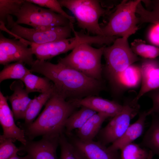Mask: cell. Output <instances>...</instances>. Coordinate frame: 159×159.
Masks as SVG:
<instances>
[{
    "label": "cell",
    "mask_w": 159,
    "mask_h": 159,
    "mask_svg": "<svg viewBox=\"0 0 159 159\" xmlns=\"http://www.w3.org/2000/svg\"><path fill=\"white\" fill-rule=\"evenodd\" d=\"M15 16L17 24H26L37 29L68 26L72 23L63 16L26 0Z\"/></svg>",
    "instance_id": "ba28073f"
},
{
    "label": "cell",
    "mask_w": 159,
    "mask_h": 159,
    "mask_svg": "<svg viewBox=\"0 0 159 159\" xmlns=\"http://www.w3.org/2000/svg\"><path fill=\"white\" fill-rule=\"evenodd\" d=\"M128 39L126 37L117 38L112 45L104 47L103 55L105 61L104 70L112 85L122 72L140 60L132 50Z\"/></svg>",
    "instance_id": "8992f818"
},
{
    "label": "cell",
    "mask_w": 159,
    "mask_h": 159,
    "mask_svg": "<svg viewBox=\"0 0 159 159\" xmlns=\"http://www.w3.org/2000/svg\"><path fill=\"white\" fill-rule=\"evenodd\" d=\"M65 135L82 159H121L118 151L111 150L98 141L82 140L72 132Z\"/></svg>",
    "instance_id": "7c38bea8"
},
{
    "label": "cell",
    "mask_w": 159,
    "mask_h": 159,
    "mask_svg": "<svg viewBox=\"0 0 159 159\" xmlns=\"http://www.w3.org/2000/svg\"><path fill=\"white\" fill-rule=\"evenodd\" d=\"M150 125L145 133L140 145L148 148L154 154L159 156V116L153 113Z\"/></svg>",
    "instance_id": "ffe728a7"
},
{
    "label": "cell",
    "mask_w": 159,
    "mask_h": 159,
    "mask_svg": "<svg viewBox=\"0 0 159 159\" xmlns=\"http://www.w3.org/2000/svg\"><path fill=\"white\" fill-rule=\"evenodd\" d=\"M7 99L0 91V123L3 130L0 139H10L14 142L18 140L22 145L27 141L23 130L15 124L14 117L8 104Z\"/></svg>",
    "instance_id": "5bb4252c"
},
{
    "label": "cell",
    "mask_w": 159,
    "mask_h": 159,
    "mask_svg": "<svg viewBox=\"0 0 159 159\" xmlns=\"http://www.w3.org/2000/svg\"><path fill=\"white\" fill-rule=\"evenodd\" d=\"M149 150L150 153L147 159H153V157L154 154L151 150Z\"/></svg>",
    "instance_id": "d590c367"
},
{
    "label": "cell",
    "mask_w": 159,
    "mask_h": 159,
    "mask_svg": "<svg viewBox=\"0 0 159 159\" xmlns=\"http://www.w3.org/2000/svg\"><path fill=\"white\" fill-rule=\"evenodd\" d=\"M140 0H123L117 6L102 30L105 36L128 38L138 30L140 23L136 10Z\"/></svg>",
    "instance_id": "277c9868"
},
{
    "label": "cell",
    "mask_w": 159,
    "mask_h": 159,
    "mask_svg": "<svg viewBox=\"0 0 159 159\" xmlns=\"http://www.w3.org/2000/svg\"><path fill=\"white\" fill-rule=\"evenodd\" d=\"M62 7L73 14L78 26L94 35L105 36L99 24L106 10L97 0H59Z\"/></svg>",
    "instance_id": "5b68a950"
},
{
    "label": "cell",
    "mask_w": 159,
    "mask_h": 159,
    "mask_svg": "<svg viewBox=\"0 0 159 159\" xmlns=\"http://www.w3.org/2000/svg\"><path fill=\"white\" fill-rule=\"evenodd\" d=\"M152 10L146 9L143 6H140L137 11L140 23H151L159 24V0L151 1Z\"/></svg>",
    "instance_id": "f1b7e54d"
},
{
    "label": "cell",
    "mask_w": 159,
    "mask_h": 159,
    "mask_svg": "<svg viewBox=\"0 0 159 159\" xmlns=\"http://www.w3.org/2000/svg\"><path fill=\"white\" fill-rule=\"evenodd\" d=\"M53 91L52 89L49 91L35 96L32 99L26 111L24 118V122L22 125H27L33 122L44 105H45L51 96Z\"/></svg>",
    "instance_id": "cb8c5ba5"
},
{
    "label": "cell",
    "mask_w": 159,
    "mask_h": 159,
    "mask_svg": "<svg viewBox=\"0 0 159 159\" xmlns=\"http://www.w3.org/2000/svg\"><path fill=\"white\" fill-rule=\"evenodd\" d=\"M138 101L134 98L125 101L121 111L101 128L96 136L97 141L106 146L119 139L139 113L140 106Z\"/></svg>",
    "instance_id": "30bf717a"
},
{
    "label": "cell",
    "mask_w": 159,
    "mask_h": 159,
    "mask_svg": "<svg viewBox=\"0 0 159 159\" xmlns=\"http://www.w3.org/2000/svg\"><path fill=\"white\" fill-rule=\"evenodd\" d=\"M59 136L44 135L37 141L27 140L26 143L19 147L20 151L27 153L32 159H57Z\"/></svg>",
    "instance_id": "4fadbf2b"
},
{
    "label": "cell",
    "mask_w": 159,
    "mask_h": 159,
    "mask_svg": "<svg viewBox=\"0 0 159 159\" xmlns=\"http://www.w3.org/2000/svg\"><path fill=\"white\" fill-rule=\"evenodd\" d=\"M23 82L20 80L15 81L10 85L13 93L7 98L10 102L14 119H24L25 114L31 101L29 93L24 88Z\"/></svg>",
    "instance_id": "e0dca14e"
},
{
    "label": "cell",
    "mask_w": 159,
    "mask_h": 159,
    "mask_svg": "<svg viewBox=\"0 0 159 159\" xmlns=\"http://www.w3.org/2000/svg\"><path fill=\"white\" fill-rule=\"evenodd\" d=\"M141 86L136 97L139 100L145 94L159 88V61L154 59L144 60L140 66Z\"/></svg>",
    "instance_id": "9a60e30c"
},
{
    "label": "cell",
    "mask_w": 159,
    "mask_h": 159,
    "mask_svg": "<svg viewBox=\"0 0 159 159\" xmlns=\"http://www.w3.org/2000/svg\"><path fill=\"white\" fill-rule=\"evenodd\" d=\"M27 1L42 7H46L52 11L59 14L67 19L73 24L75 19L67 13L62 9L58 0H26Z\"/></svg>",
    "instance_id": "f546056e"
},
{
    "label": "cell",
    "mask_w": 159,
    "mask_h": 159,
    "mask_svg": "<svg viewBox=\"0 0 159 159\" xmlns=\"http://www.w3.org/2000/svg\"><path fill=\"white\" fill-rule=\"evenodd\" d=\"M25 86L27 92H39L44 93L52 90L53 84L46 77H41L30 72L27 74L21 80Z\"/></svg>",
    "instance_id": "7402d4cb"
},
{
    "label": "cell",
    "mask_w": 159,
    "mask_h": 159,
    "mask_svg": "<svg viewBox=\"0 0 159 159\" xmlns=\"http://www.w3.org/2000/svg\"><path fill=\"white\" fill-rule=\"evenodd\" d=\"M24 0H0V22L5 26L7 19L15 16L21 8Z\"/></svg>",
    "instance_id": "4316f807"
},
{
    "label": "cell",
    "mask_w": 159,
    "mask_h": 159,
    "mask_svg": "<svg viewBox=\"0 0 159 159\" xmlns=\"http://www.w3.org/2000/svg\"><path fill=\"white\" fill-rule=\"evenodd\" d=\"M133 52L145 59H154L159 56V47L146 44L140 39H135L131 44Z\"/></svg>",
    "instance_id": "484cf974"
},
{
    "label": "cell",
    "mask_w": 159,
    "mask_h": 159,
    "mask_svg": "<svg viewBox=\"0 0 159 159\" xmlns=\"http://www.w3.org/2000/svg\"><path fill=\"white\" fill-rule=\"evenodd\" d=\"M148 38L150 42L159 46V24H154L150 30Z\"/></svg>",
    "instance_id": "836d02e7"
},
{
    "label": "cell",
    "mask_w": 159,
    "mask_h": 159,
    "mask_svg": "<svg viewBox=\"0 0 159 159\" xmlns=\"http://www.w3.org/2000/svg\"><path fill=\"white\" fill-rule=\"evenodd\" d=\"M105 46L95 48L85 43L78 45L58 62L96 80L103 81L101 58Z\"/></svg>",
    "instance_id": "3957f363"
},
{
    "label": "cell",
    "mask_w": 159,
    "mask_h": 159,
    "mask_svg": "<svg viewBox=\"0 0 159 159\" xmlns=\"http://www.w3.org/2000/svg\"><path fill=\"white\" fill-rule=\"evenodd\" d=\"M73 37L42 44H37L21 38L15 37L27 44L32 49L37 59L46 61L59 54L72 50L78 45L83 43L99 44L100 38L97 36L90 35L80 33L73 29Z\"/></svg>",
    "instance_id": "9c48e42d"
},
{
    "label": "cell",
    "mask_w": 159,
    "mask_h": 159,
    "mask_svg": "<svg viewBox=\"0 0 159 159\" xmlns=\"http://www.w3.org/2000/svg\"><path fill=\"white\" fill-rule=\"evenodd\" d=\"M31 48L24 42L5 37L0 34V64L4 66L12 62H19L31 67L35 61Z\"/></svg>",
    "instance_id": "8fae6325"
},
{
    "label": "cell",
    "mask_w": 159,
    "mask_h": 159,
    "mask_svg": "<svg viewBox=\"0 0 159 159\" xmlns=\"http://www.w3.org/2000/svg\"><path fill=\"white\" fill-rule=\"evenodd\" d=\"M79 110L73 113L68 118L65 124L64 134L72 132L74 129L81 127L96 111L85 106H81Z\"/></svg>",
    "instance_id": "603a6c76"
},
{
    "label": "cell",
    "mask_w": 159,
    "mask_h": 159,
    "mask_svg": "<svg viewBox=\"0 0 159 159\" xmlns=\"http://www.w3.org/2000/svg\"><path fill=\"white\" fill-rule=\"evenodd\" d=\"M79 107L85 106L97 112L106 114L112 117L122 110L123 105L113 101L97 96H91L80 99L69 100Z\"/></svg>",
    "instance_id": "2e32d148"
},
{
    "label": "cell",
    "mask_w": 159,
    "mask_h": 159,
    "mask_svg": "<svg viewBox=\"0 0 159 159\" xmlns=\"http://www.w3.org/2000/svg\"><path fill=\"white\" fill-rule=\"evenodd\" d=\"M31 72L23 63L16 62L10 63L5 65L0 72V83L8 79L21 81L27 74Z\"/></svg>",
    "instance_id": "d4e9b609"
},
{
    "label": "cell",
    "mask_w": 159,
    "mask_h": 159,
    "mask_svg": "<svg viewBox=\"0 0 159 159\" xmlns=\"http://www.w3.org/2000/svg\"><path fill=\"white\" fill-rule=\"evenodd\" d=\"M149 115L147 111L140 113L137 120L130 124L123 135L108 148L112 150L118 151L140 137L144 130L146 117Z\"/></svg>",
    "instance_id": "ac0fdd59"
},
{
    "label": "cell",
    "mask_w": 159,
    "mask_h": 159,
    "mask_svg": "<svg viewBox=\"0 0 159 159\" xmlns=\"http://www.w3.org/2000/svg\"><path fill=\"white\" fill-rule=\"evenodd\" d=\"M109 117L106 114L97 112L91 116L81 127L77 129L75 135L82 140H93L101 129L102 123Z\"/></svg>",
    "instance_id": "d6986e66"
},
{
    "label": "cell",
    "mask_w": 159,
    "mask_h": 159,
    "mask_svg": "<svg viewBox=\"0 0 159 159\" xmlns=\"http://www.w3.org/2000/svg\"><path fill=\"white\" fill-rule=\"evenodd\" d=\"M9 159H32L30 156L27 154L25 156L21 157L18 156L17 155H16L13 157Z\"/></svg>",
    "instance_id": "e575fe53"
},
{
    "label": "cell",
    "mask_w": 159,
    "mask_h": 159,
    "mask_svg": "<svg viewBox=\"0 0 159 159\" xmlns=\"http://www.w3.org/2000/svg\"><path fill=\"white\" fill-rule=\"evenodd\" d=\"M148 96L151 99L153 105L147 112L149 115L153 113L159 114V88L148 92Z\"/></svg>",
    "instance_id": "d6a6232c"
},
{
    "label": "cell",
    "mask_w": 159,
    "mask_h": 159,
    "mask_svg": "<svg viewBox=\"0 0 159 159\" xmlns=\"http://www.w3.org/2000/svg\"><path fill=\"white\" fill-rule=\"evenodd\" d=\"M32 72L40 74L53 82V91L66 100L97 96L103 90V81L91 78L58 62L35 60Z\"/></svg>",
    "instance_id": "6da1fadb"
},
{
    "label": "cell",
    "mask_w": 159,
    "mask_h": 159,
    "mask_svg": "<svg viewBox=\"0 0 159 159\" xmlns=\"http://www.w3.org/2000/svg\"><path fill=\"white\" fill-rule=\"evenodd\" d=\"M14 142L10 139H0V159H9L20 151Z\"/></svg>",
    "instance_id": "1f68e13d"
},
{
    "label": "cell",
    "mask_w": 159,
    "mask_h": 159,
    "mask_svg": "<svg viewBox=\"0 0 159 159\" xmlns=\"http://www.w3.org/2000/svg\"><path fill=\"white\" fill-rule=\"evenodd\" d=\"M59 145L61 149L59 159H82L64 133L59 136Z\"/></svg>",
    "instance_id": "4dcf8cb0"
},
{
    "label": "cell",
    "mask_w": 159,
    "mask_h": 159,
    "mask_svg": "<svg viewBox=\"0 0 159 159\" xmlns=\"http://www.w3.org/2000/svg\"><path fill=\"white\" fill-rule=\"evenodd\" d=\"M73 24L37 29L24 27L17 24L12 16L7 19L6 26L0 25V29L14 37H17L37 44H42L71 37Z\"/></svg>",
    "instance_id": "52a82bcc"
},
{
    "label": "cell",
    "mask_w": 159,
    "mask_h": 159,
    "mask_svg": "<svg viewBox=\"0 0 159 159\" xmlns=\"http://www.w3.org/2000/svg\"><path fill=\"white\" fill-rule=\"evenodd\" d=\"M141 81L140 66L132 64L119 75L112 86L116 88H134L138 86Z\"/></svg>",
    "instance_id": "44dd1931"
},
{
    "label": "cell",
    "mask_w": 159,
    "mask_h": 159,
    "mask_svg": "<svg viewBox=\"0 0 159 159\" xmlns=\"http://www.w3.org/2000/svg\"><path fill=\"white\" fill-rule=\"evenodd\" d=\"M133 142L124 146L121 150V159H147L150 150Z\"/></svg>",
    "instance_id": "83f0119b"
},
{
    "label": "cell",
    "mask_w": 159,
    "mask_h": 159,
    "mask_svg": "<svg viewBox=\"0 0 159 159\" xmlns=\"http://www.w3.org/2000/svg\"><path fill=\"white\" fill-rule=\"evenodd\" d=\"M37 119L27 125H20L26 140H32L40 136H60L65 131L69 117L79 107L57 93H53Z\"/></svg>",
    "instance_id": "7a4b0ae2"
}]
</instances>
